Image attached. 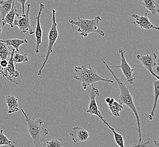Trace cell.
Returning <instances> with one entry per match:
<instances>
[{
    "label": "cell",
    "instance_id": "3",
    "mask_svg": "<svg viewBox=\"0 0 159 147\" xmlns=\"http://www.w3.org/2000/svg\"><path fill=\"white\" fill-rule=\"evenodd\" d=\"M75 70L77 75L74 76L75 80L80 82L82 84L84 89H86L89 86L93 85L98 82H105L113 83V80L107 77L106 78L101 77L94 68H88L85 65L81 66H75Z\"/></svg>",
    "mask_w": 159,
    "mask_h": 147
},
{
    "label": "cell",
    "instance_id": "1",
    "mask_svg": "<svg viewBox=\"0 0 159 147\" xmlns=\"http://www.w3.org/2000/svg\"><path fill=\"white\" fill-rule=\"evenodd\" d=\"M102 62L104 64L106 68H107V70L110 72L111 74L112 75L115 81L117 83L118 86L119 87L120 91V94L118 97H117L115 99L120 102L121 104H125L130 109L133 113L134 114L135 118L137 120V122L138 125V134H139V144H140L142 142V130H141V121H140V118L138 114V111L136 109V107L135 106L134 101H133V98L132 97V95L130 92L128 88L126 85L125 83L123 81L122 78H119L117 77L116 75H115V73L113 71L111 70V68L109 67L107 63L104 61L103 59H101Z\"/></svg>",
    "mask_w": 159,
    "mask_h": 147
},
{
    "label": "cell",
    "instance_id": "7",
    "mask_svg": "<svg viewBox=\"0 0 159 147\" xmlns=\"http://www.w3.org/2000/svg\"><path fill=\"white\" fill-rule=\"evenodd\" d=\"M120 59H121V63L119 65L117 66H110V68H120L122 71L123 77H125L126 81L130 84H134V69L131 68L128 62L125 58V50L122 48H120L119 50Z\"/></svg>",
    "mask_w": 159,
    "mask_h": 147
},
{
    "label": "cell",
    "instance_id": "18",
    "mask_svg": "<svg viewBox=\"0 0 159 147\" xmlns=\"http://www.w3.org/2000/svg\"><path fill=\"white\" fill-rule=\"evenodd\" d=\"M16 0H5L0 2V14L2 20L12 7V3Z\"/></svg>",
    "mask_w": 159,
    "mask_h": 147
},
{
    "label": "cell",
    "instance_id": "4",
    "mask_svg": "<svg viewBox=\"0 0 159 147\" xmlns=\"http://www.w3.org/2000/svg\"><path fill=\"white\" fill-rule=\"evenodd\" d=\"M78 21L69 20L68 22L71 25L72 31L74 32V26L77 27V31L81 36L86 37L89 34L96 33L99 36H104L105 33L99 27V22L102 21V18L99 16H97L94 18L81 19L79 17H77Z\"/></svg>",
    "mask_w": 159,
    "mask_h": 147
},
{
    "label": "cell",
    "instance_id": "12",
    "mask_svg": "<svg viewBox=\"0 0 159 147\" xmlns=\"http://www.w3.org/2000/svg\"><path fill=\"white\" fill-rule=\"evenodd\" d=\"M44 7H45L44 4L40 3L37 17H36V18L34 19V20H36V27L34 31L35 37H36V47L34 49V51L36 54L39 52V47L43 41H42L43 30L41 28V23H40V17L43 10L44 9Z\"/></svg>",
    "mask_w": 159,
    "mask_h": 147
},
{
    "label": "cell",
    "instance_id": "25",
    "mask_svg": "<svg viewBox=\"0 0 159 147\" xmlns=\"http://www.w3.org/2000/svg\"><path fill=\"white\" fill-rule=\"evenodd\" d=\"M45 146L48 147H62L64 145L62 138L54 139L50 141H45Z\"/></svg>",
    "mask_w": 159,
    "mask_h": 147
},
{
    "label": "cell",
    "instance_id": "11",
    "mask_svg": "<svg viewBox=\"0 0 159 147\" xmlns=\"http://www.w3.org/2000/svg\"><path fill=\"white\" fill-rule=\"evenodd\" d=\"M16 49L12 48L11 52V55L9 58L8 59V64L6 68H4V74L5 77L7 78V79L10 80L12 83H16V84H18V83L16 82L15 80L16 78L19 77V73L16 70L15 64L14 63L12 60L13 54L15 52Z\"/></svg>",
    "mask_w": 159,
    "mask_h": 147
},
{
    "label": "cell",
    "instance_id": "30",
    "mask_svg": "<svg viewBox=\"0 0 159 147\" xmlns=\"http://www.w3.org/2000/svg\"><path fill=\"white\" fill-rule=\"evenodd\" d=\"M111 97H107L105 99V101H106V102L107 103V104H108L109 102H110V101L111 100Z\"/></svg>",
    "mask_w": 159,
    "mask_h": 147
},
{
    "label": "cell",
    "instance_id": "9",
    "mask_svg": "<svg viewBox=\"0 0 159 147\" xmlns=\"http://www.w3.org/2000/svg\"><path fill=\"white\" fill-rule=\"evenodd\" d=\"M136 58L141 62L144 68L150 73L151 74L154 78H156V79H159V76L154 73L153 70V68L156 66L157 55L156 53L153 52L150 55H137Z\"/></svg>",
    "mask_w": 159,
    "mask_h": 147
},
{
    "label": "cell",
    "instance_id": "15",
    "mask_svg": "<svg viewBox=\"0 0 159 147\" xmlns=\"http://www.w3.org/2000/svg\"><path fill=\"white\" fill-rule=\"evenodd\" d=\"M15 2H16V1H14L13 2L11 9L10 10L9 12L6 14L5 18L2 20V24L3 27H4L6 24H7V25H9L10 27H14V26L13 25V22H14L16 16V17L20 16L19 12H18V10H16V6H15Z\"/></svg>",
    "mask_w": 159,
    "mask_h": 147
},
{
    "label": "cell",
    "instance_id": "23",
    "mask_svg": "<svg viewBox=\"0 0 159 147\" xmlns=\"http://www.w3.org/2000/svg\"><path fill=\"white\" fill-rule=\"evenodd\" d=\"M11 55V52L7 48L6 43L0 41V58L1 59H8Z\"/></svg>",
    "mask_w": 159,
    "mask_h": 147
},
{
    "label": "cell",
    "instance_id": "8",
    "mask_svg": "<svg viewBox=\"0 0 159 147\" xmlns=\"http://www.w3.org/2000/svg\"><path fill=\"white\" fill-rule=\"evenodd\" d=\"M92 88L89 92L90 102H89V108L88 110H86V113L98 116L103 122H104L105 120L103 116H102L101 112L99 110L98 105L97 104V101H96V98L100 95V92L99 89L93 85H92Z\"/></svg>",
    "mask_w": 159,
    "mask_h": 147
},
{
    "label": "cell",
    "instance_id": "29",
    "mask_svg": "<svg viewBox=\"0 0 159 147\" xmlns=\"http://www.w3.org/2000/svg\"><path fill=\"white\" fill-rule=\"evenodd\" d=\"M1 58H0V62H1ZM3 69H4V68H2L1 66V64H0V75H2L3 76V78L5 77V74H4V70H3Z\"/></svg>",
    "mask_w": 159,
    "mask_h": 147
},
{
    "label": "cell",
    "instance_id": "19",
    "mask_svg": "<svg viewBox=\"0 0 159 147\" xmlns=\"http://www.w3.org/2000/svg\"><path fill=\"white\" fill-rule=\"evenodd\" d=\"M0 41L6 43V45L7 46H12L13 48L16 49V51L19 52V48L20 46L22 44H27L28 41L27 39H7V40H1L0 39Z\"/></svg>",
    "mask_w": 159,
    "mask_h": 147
},
{
    "label": "cell",
    "instance_id": "21",
    "mask_svg": "<svg viewBox=\"0 0 159 147\" xmlns=\"http://www.w3.org/2000/svg\"><path fill=\"white\" fill-rule=\"evenodd\" d=\"M103 122L107 125V127L110 129L111 131L113 133V136H114V138H115V140L116 143L117 145L118 146L120 147H125V145H124V139L122 137V135H121L119 133L117 132L115 129L111 127V126L107 122V121L105 120Z\"/></svg>",
    "mask_w": 159,
    "mask_h": 147
},
{
    "label": "cell",
    "instance_id": "31",
    "mask_svg": "<svg viewBox=\"0 0 159 147\" xmlns=\"http://www.w3.org/2000/svg\"><path fill=\"white\" fill-rule=\"evenodd\" d=\"M154 142H155V143L156 144V146H157V147H159V139H157V140H155Z\"/></svg>",
    "mask_w": 159,
    "mask_h": 147
},
{
    "label": "cell",
    "instance_id": "5",
    "mask_svg": "<svg viewBox=\"0 0 159 147\" xmlns=\"http://www.w3.org/2000/svg\"><path fill=\"white\" fill-rule=\"evenodd\" d=\"M55 14L56 10L54 9L52 10V25L50 28L48 34V45L46 47V54L45 55V59H43V64L41 67L40 68L39 70L37 72V75L39 76H41L43 75V69L45 67L46 62L48 61L50 57V55L52 52V48L53 46L55 45V42L58 39L59 37V32L57 26L58 24L56 22V18H55Z\"/></svg>",
    "mask_w": 159,
    "mask_h": 147
},
{
    "label": "cell",
    "instance_id": "26",
    "mask_svg": "<svg viewBox=\"0 0 159 147\" xmlns=\"http://www.w3.org/2000/svg\"><path fill=\"white\" fill-rule=\"evenodd\" d=\"M151 139L149 138H147V139H146V140H145L143 143H142V142H141L140 144H134V145H133L132 146H136V147H145V146H147V145H148L151 143Z\"/></svg>",
    "mask_w": 159,
    "mask_h": 147
},
{
    "label": "cell",
    "instance_id": "16",
    "mask_svg": "<svg viewBox=\"0 0 159 147\" xmlns=\"http://www.w3.org/2000/svg\"><path fill=\"white\" fill-rule=\"evenodd\" d=\"M18 100L14 95H8L5 97V102L8 107L9 114H11L18 111L19 110Z\"/></svg>",
    "mask_w": 159,
    "mask_h": 147
},
{
    "label": "cell",
    "instance_id": "6",
    "mask_svg": "<svg viewBox=\"0 0 159 147\" xmlns=\"http://www.w3.org/2000/svg\"><path fill=\"white\" fill-rule=\"evenodd\" d=\"M27 12L21 16L17 17L14 19L13 22L14 26H16L19 28L20 34H27L33 35L34 34V31L31 27V21L30 18V10L31 5L28 3Z\"/></svg>",
    "mask_w": 159,
    "mask_h": 147
},
{
    "label": "cell",
    "instance_id": "20",
    "mask_svg": "<svg viewBox=\"0 0 159 147\" xmlns=\"http://www.w3.org/2000/svg\"><path fill=\"white\" fill-rule=\"evenodd\" d=\"M140 4L153 15L155 16L156 13L159 12V10L156 7V2L155 0H142Z\"/></svg>",
    "mask_w": 159,
    "mask_h": 147
},
{
    "label": "cell",
    "instance_id": "27",
    "mask_svg": "<svg viewBox=\"0 0 159 147\" xmlns=\"http://www.w3.org/2000/svg\"><path fill=\"white\" fill-rule=\"evenodd\" d=\"M27 2V0H18V2L21 5V8H22V15L25 14V5Z\"/></svg>",
    "mask_w": 159,
    "mask_h": 147
},
{
    "label": "cell",
    "instance_id": "10",
    "mask_svg": "<svg viewBox=\"0 0 159 147\" xmlns=\"http://www.w3.org/2000/svg\"><path fill=\"white\" fill-rule=\"evenodd\" d=\"M131 17L133 21V24L135 27H138L146 30H159V27L155 26L150 21L148 17L147 12H146L143 16H140L137 14H133Z\"/></svg>",
    "mask_w": 159,
    "mask_h": 147
},
{
    "label": "cell",
    "instance_id": "22",
    "mask_svg": "<svg viewBox=\"0 0 159 147\" xmlns=\"http://www.w3.org/2000/svg\"><path fill=\"white\" fill-rule=\"evenodd\" d=\"M12 60L15 64L27 62L29 61L27 53H25L23 55H20L19 52H17L16 50H15V52L13 54Z\"/></svg>",
    "mask_w": 159,
    "mask_h": 147
},
{
    "label": "cell",
    "instance_id": "2",
    "mask_svg": "<svg viewBox=\"0 0 159 147\" xmlns=\"http://www.w3.org/2000/svg\"><path fill=\"white\" fill-rule=\"evenodd\" d=\"M20 109L25 116L28 131L34 145L36 147H43V142L45 141L46 136L49 134L48 129L43 126V121L42 119L36 120L32 116H28L22 108Z\"/></svg>",
    "mask_w": 159,
    "mask_h": 147
},
{
    "label": "cell",
    "instance_id": "13",
    "mask_svg": "<svg viewBox=\"0 0 159 147\" xmlns=\"http://www.w3.org/2000/svg\"><path fill=\"white\" fill-rule=\"evenodd\" d=\"M70 135L74 143L84 142L86 141L89 139V132L80 126L73 127L70 132Z\"/></svg>",
    "mask_w": 159,
    "mask_h": 147
},
{
    "label": "cell",
    "instance_id": "17",
    "mask_svg": "<svg viewBox=\"0 0 159 147\" xmlns=\"http://www.w3.org/2000/svg\"><path fill=\"white\" fill-rule=\"evenodd\" d=\"M107 104L109 109L113 116L116 118L119 117L120 113L124 109L122 105L116 101L114 97H111L110 102Z\"/></svg>",
    "mask_w": 159,
    "mask_h": 147
},
{
    "label": "cell",
    "instance_id": "32",
    "mask_svg": "<svg viewBox=\"0 0 159 147\" xmlns=\"http://www.w3.org/2000/svg\"><path fill=\"white\" fill-rule=\"evenodd\" d=\"M1 32H2V28H1V26H0V35L1 34Z\"/></svg>",
    "mask_w": 159,
    "mask_h": 147
},
{
    "label": "cell",
    "instance_id": "24",
    "mask_svg": "<svg viewBox=\"0 0 159 147\" xmlns=\"http://www.w3.org/2000/svg\"><path fill=\"white\" fill-rule=\"evenodd\" d=\"M16 141L10 140L6 135L3 134V130L0 129V146L1 145H9L10 147H14Z\"/></svg>",
    "mask_w": 159,
    "mask_h": 147
},
{
    "label": "cell",
    "instance_id": "14",
    "mask_svg": "<svg viewBox=\"0 0 159 147\" xmlns=\"http://www.w3.org/2000/svg\"><path fill=\"white\" fill-rule=\"evenodd\" d=\"M153 93H154V96H153L154 98L153 107H152V109L151 110V112L150 114L145 113V117L150 121H152L153 119L154 112L157 107V100H158L159 95V79H155L154 77H153Z\"/></svg>",
    "mask_w": 159,
    "mask_h": 147
},
{
    "label": "cell",
    "instance_id": "28",
    "mask_svg": "<svg viewBox=\"0 0 159 147\" xmlns=\"http://www.w3.org/2000/svg\"><path fill=\"white\" fill-rule=\"evenodd\" d=\"M1 66L3 68H6L8 64V59H1L0 62Z\"/></svg>",
    "mask_w": 159,
    "mask_h": 147
}]
</instances>
